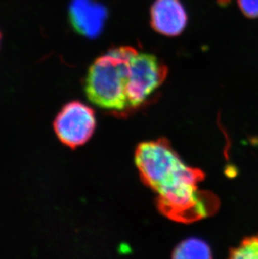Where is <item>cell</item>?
Here are the masks:
<instances>
[{"label":"cell","instance_id":"obj_8","mask_svg":"<svg viewBox=\"0 0 258 259\" xmlns=\"http://www.w3.org/2000/svg\"><path fill=\"white\" fill-rule=\"evenodd\" d=\"M232 258L258 259V235L247 237L230 252Z\"/></svg>","mask_w":258,"mask_h":259},{"label":"cell","instance_id":"obj_1","mask_svg":"<svg viewBox=\"0 0 258 259\" xmlns=\"http://www.w3.org/2000/svg\"><path fill=\"white\" fill-rule=\"evenodd\" d=\"M135 164L144 184L158 194V207L167 218L192 223L218 207L214 195L198 188L205 175L188 166L164 139L139 144Z\"/></svg>","mask_w":258,"mask_h":259},{"label":"cell","instance_id":"obj_6","mask_svg":"<svg viewBox=\"0 0 258 259\" xmlns=\"http://www.w3.org/2000/svg\"><path fill=\"white\" fill-rule=\"evenodd\" d=\"M187 23V13L181 0H155L152 5L150 25L159 34L178 36Z\"/></svg>","mask_w":258,"mask_h":259},{"label":"cell","instance_id":"obj_2","mask_svg":"<svg viewBox=\"0 0 258 259\" xmlns=\"http://www.w3.org/2000/svg\"><path fill=\"white\" fill-rule=\"evenodd\" d=\"M137 53L134 47H115L96 59L85 79V92L89 101L106 110L126 109L129 106V64Z\"/></svg>","mask_w":258,"mask_h":259},{"label":"cell","instance_id":"obj_9","mask_svg":"<svg viewBox=\"0 0 258 259\" xmlns=\"http://www.w3.org/2000/svg\"><path fill=\"white\" fill-rule=\"evenodd\" d=\"M239 8L248 18H258V0H238Z\"/></svg>","mask_w":258,"mask_h":259},{"label":"cell","instance_id":"obj_7","mask_svg":"<svg viewBox=\"0 0 258 259\" xmlns=\"http://www.w3.org/2000/svg\"><path fill=\"white\" fill-rule=\"evenodd\" d=\"M174 258H209L211 251L203 240L189 238L181 242L174 250Z\"/></svg>","mask_w":258,"mask_h":259},{"label":"cell","instance_id":"obj_4","mask_svg":"<svg viewBox=\"0 0 258 259\" xmlns=\"http://www.w3.org/2000/svg\"><path fill=\"white\" fill-rule=\"evenodd\" d=\"M168 67L149 53H137L129 64L127 95L129 107L144 103L163 84Z\"/></svg>","mask_w":258,"mask_h":259},{"label":"cell","instance_id":"obj_5","mask_svg":"<svg viewBox=\"0 0 258 259\" xmlns=\"http://www.w3.org/2000/svg\"><path fill=\"white\" fill-rule=\"evenodd\" d=\"M68 12L74 30L88 39L102 34L108 17L106 7L97 0H71Z\"/></svg>","mask_w":258,"mask_h":259},{"label":"cell","instance_id":"obj_10","mask_svg":"<svg viewBox=\"0 0 258 259\" xmlns=\"http://www.w3.org/2000/svg\"><path fill=\"white\" fill-rule=\"evenodd\" d=\"M1 38H2V34H1V32H0V43H1Z\"/></svg>","mask_w":258,"mask_h":259},{"label":"cell","instance_id":"obj_3","mask_svg":"<svg viewBox=\"0 0 258 259\" xmlns=\"http://www.w3.org/2000/svg\"><path fill=\"white\" fill-rule=\"evenodd\" d=\"M52 125L59 141L76 149L93 137L97 126L95 112L80 101H71L62 106Z\"/></svg>","mask_w":258,"mask_h":259}]
</instances>
